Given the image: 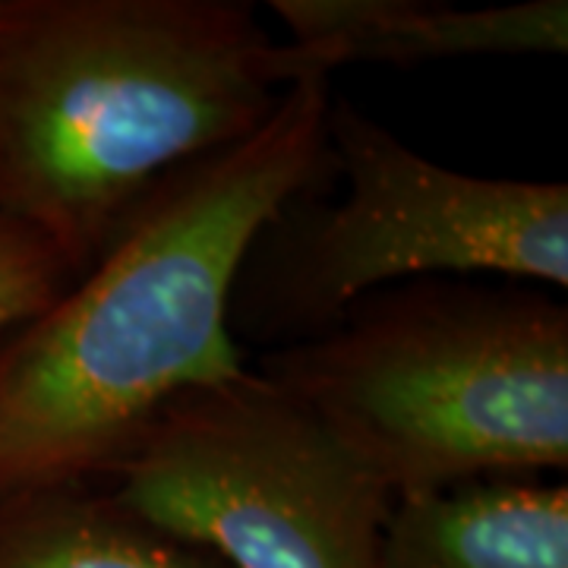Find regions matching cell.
<instances>
[{
  "mask_svg": "<svg viewBox=\"0 0 568 568\" xmlns=\"http://www.w3.org/2000/svg\"><path fill=\"white\" fill-rule=\"evenodd\" d=\"M304 77L351 63L420 67L458 58L566 54V0L462 10L443 0H272Z\"/></svg>",
  "mask_w": 568,
  "mask_h": 568,
  "instance_id": "obj_6",
  "label": "cell"
},
{
  "mask_svg": "<svg viewBox=\"0 0 568 568\" xmlns=\"http://www.w3.org/2000/svg\"><path fill=\"white\" fill-rule=\"evenodd\" d=\"M0 568L227 566L145 521L102 484H67L0 499Z\"/></svg>",
  "mask_w": 568,
  "mask_h": 568,
  "instance_id": "obj_8",
  "label": "cell"
},
{
  "mask_svg": "<svg viewBox=\"0 0 568 568\" xmlns=\"http://www.w3.org/2000/svg\"><path fill=\"white\" fill-rule=\"evenodd\" d=\"M253 369L392 499L568 467V306L552 287L484 275L388 284Z\"/></svg>",
  "mask_w": 568,
  "mask_h": 568,
  "instance_id": "obj_3",
  "label": "cell"
},
{
  "mask_svg": "<svg viewBox=\"0 0 568 568\" xmlns=\"http://www.w3.org/2000/svg\"><path fill=\"white\" fill-rule=\"evenodd\" d=\"M80 272L54 241L0 215V328L29 320L67 291Z\"/></svg>",
  "mask_w": 568,
  "mask_h": 568,
  "instance_id": "obj_9",
  "label": "cell"
},
{
  "mask_svg": "<svg viewBox=\"0 0 568 568\" xmlns=\"http://www.w3.org/2000/svg\"><path fill=\"white\" fill-rule=\"evenodd\" d=\"M227 568H379L388 493L253 364L181 392L102 480Z\"/></svg>",
  "mask_w": 568,
  "mask_h": 568,
  "instance_id": "obj_5",
  "label": "cell"
},
{
  "mask_svg": "<svg viewBox=\"0 0 568 568\" xmlns=\"http://www.w3.org/2000/svg\"><path fill=\"white\" fill-rule=\"evenodd\" d=\"M335 183L291 196L246 244L227 328L282 351L325 335L369 291L433 275L568 287V186L433 162L357 104L332 102Z\"/></svg>",
  "mask_w": 568,
  "mask_h": 568,
  "instance_id": "obj_4",
  "label": "cell"
},
{
  "mask_svg": "<svg viewBox=\"0 0 568 568\" xmlns=\"http://www.w3.org/2000/svg\"><path fill=\"white\" fill-rule=\"evenodd\" d=\"M379 568H568V487L503 477L395 499Z\"/></svg>",
  "mask_w": 568,
  "mask_h": 568,
  "instance_id": "obj_7",
  "label": "cell"
},
{
  "mask_svg": "<svg viewBox=\"0 0 568 568\" xmlns=\"http://www.w3.org/2000/svg\"><path fill=\"white\" fill-rule=\"evenodd\" d=\"M297 80L246 0H0V215L85 272L155 183Z\"/></svg>",
  "mask_w": 568,
  "mask_h": 568,
  "instance_id": "obj_2",
  "label": "cell"
},
{
  "mask_svg": "<svg viewBox=\"0 0 568 568\" xmlns=\"http://www.w3.org/2000/svg\"><path fill=\"white\" fill-rule=\"evenodd\" d=\"M332 102L328 77L291 82L260 130L171 171L67 291L0 328V499L102 484L171 398L244 369L231 284L265 219L335 183Z\"/></svg>",
  "mask_w": 568,
  "mask_h": 568,
  "instance_id": "obj_1",
  "label": "cell"
}]
</instances>
